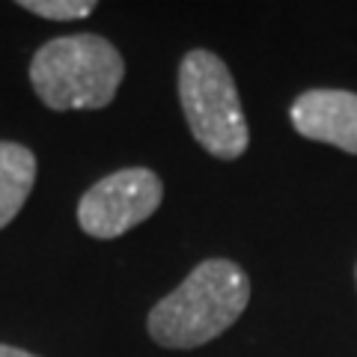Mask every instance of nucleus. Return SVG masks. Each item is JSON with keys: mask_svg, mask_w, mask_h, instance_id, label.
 <instances>
[{"mask_svg": "<svg viewBox=\"0 0 357 357\" xmlns=\"http://www.w3.org/2000/svg\"><path fill=\"white\" fill-rule=\"evenodd\" d=\"M250 280L232 259H206L149 310V337L164 349H199L248 310Z\"/></svg>", "mask_w": 357, "mask_h": 357, "instance_id": "obj_1", "label": "nucleus"}, {"mask_svg": "<svg viewBox=\"0 0 357 357\" xmlns=\"http://www.w3.org/2000/svg\"><path fill=\"white\" fill-rule=\"evenodd\" d=\"M126 63L96 33L45 42L30 60V84L51 110H102L116 98Z\"/></svg>", "mask_w": 357, "mask_h": 357, "instance_id": "obj_2", "label": "nucleus"}, {"mask_svg": "<svg viewBox=\"0 0 357 357\" xmlns=\"http://www.w3.org/2000/svg\"><path fill=\"white\" fill-rule=\"evenodd\" d=\"M178 102L194 140L220 161H236L250 146L238 89L218 54L188 51L178 63Z\"/></svg>", "mask_w": 357, "mask_h": 357, "instance_id": "obj_3", "label": "nucleus"}, {"mask_svg": "<svg viewBox=\"0 0 357 357\" xmlns=\"http://www.w3.org/2000/svg\"><path fill=\"white\" fill-rule=\"evenodd\" d=\"M164 199V185L146 167H126L89 188L77 203V223L93 238L126 236L152 218Z\"/></svg>", "mask_w": 357, "mask_h": 357, "instance_id": "obj_4", "label": "nucleus"}, {"mask_svg": "<svg viewBox=\"0 0 357 357\" xmlns=\"http://www.w3.org/2000/svg\"><path fill=\"white\" fill-rule=\"evenodd\" d=\"M295 131L357 155V93L349 89H307L289 107Z\"/></svg>", "mask_w": 357, "mask_h": 357, "instance_id": "obj_5", "label": "nucleus"}, {"mask_svg": "<svg viewBox=\"0 0 357 357\" xmlns=\"http://www.w3.org/2000/svg\"><path fill=\"white\" fill-rule=\"evenodd\" d=\"M36 182V155L13 140H0V229L27 203Z\"/></svg>", "mask_w": 357, "mask_h": 357, "instance_id": "obj_6", "label": "nucleus"}, {"mask_svg": "<svg viewBox=\"0 0 357 357\" xmlns=\"http://www.w3.org/2000/svg\"><path fill=\"white\" fill-rule=\"evenodd\" d=\"M21 9L48 21H75L86 18L96 9L93 0H21Z\"/></svg>", "mask_w": 357, "mask_h": 357, "instance_id": "obj_7", "label": "nucleus"}, {"mask_svg": "<svg viewBox=\"0 0 357 357\" xmlns=\"http://www.w3.org/2000/svg\"><path fill=\"white\" fill-rule=\"evenodd\" d=\"M0 357H39L33 351H24V349H15V345H3L0 342Z\"/></svg>", "mask_w": 357, "mask_h": 357, "instance_id": "obj_8", "label": "nucleus"}]
</instances>
